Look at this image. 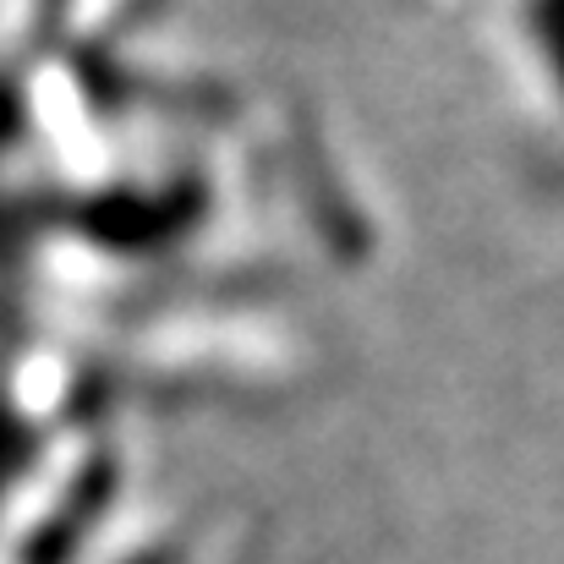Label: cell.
<instances>
[{
  "instance_id": "6da1fadb",
  "label": "cell",
  "mask_w": 564,
  "mask_h": 564,
  "mask_svg": "<svg viewBox=\"0 0 564 564\" xmlns=\"http://www.w3.org/2000/svg\"><path fill=\"white\" fill-rule=\"evenodd\" d=\"M516 22H521L532 61L543 66V77L564 99V0H516Z\"/></svg>"
}]
</instances>
